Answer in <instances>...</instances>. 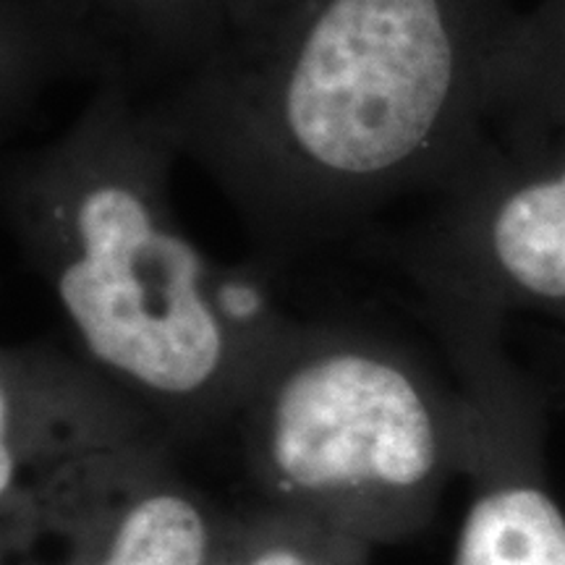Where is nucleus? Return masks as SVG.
<instances>
[{"mask_svg": "<svg viewBox=\"0 0 565 565\" xmlns=\"http://www.w3.org/2000/svg\"><path fill=\"white\" fill-rule=\"evenodd\" d=\"M150 437L68 466L0 505L3 565H207L225 505Z\"/></svg>", "mask_w": 565, "mask_h": 565, "instance_id": "nucleus-5", "label": "nucleus"}, {"mask_svg": "<svg viewBox=\"0 0 565 565\" xmlns=\"http://www.w3.org/2000/svg\"><path fill=\"white\" fill-rule=\"evenodd\" d=\"M351 246L406 282L416 312L498 330L532 315L565 328V129L492 139L419 215Z\"/></svg>", "mask_w": 565, "mask_h": 565, "instance_id": "nucleus-4", "label": "nucleus"}, {"mask_svg": "<svg viewBox=\"0 0 565 565\" xmlns=\"http://www.w3.org/2000/svg\"><path fill=\"white\" fill-rule=\"evenodd\" d=\"M179 160L145 97L105 82L58 137L6 158L0 204L76 353L183 445L231 429L286 312L183 231Z\"/></svg>", "mask_w": 565, "mask_h": 565, "instance_id": "nucleus-2", "label": "nucleus"}, {"mask_svg": "<svg viewBox=\"0 0 565 565\" xmlns=\"http://www.w3.org/2000/svg\"><path fill=\"white\" fill-rule=\"evenodd\" d=\"M440 349L477 408L450 565H565V508L545 471V414L503 335L456 330Z\"/></svg>", "mask_w": 565, "mask_h": 565, "instance_id": "nucleus-6", "label": "nucleus"}, {"mask_svg": "<svg viewBox=\"0 0 565 565\" xmlns=\"http://www.w3.org/2000/svg\"><path fill=\"white\" fill-rule=\"evenodd\" d=\"M475 429L456 372L359 315H282L231 424L254 498L374 550L433 524Z\"/></svg>", "mask_w": 565, "mask_h": 565, "instance_id": "nucleus-3", "label": "nucleus"}, {"mask_svg": "<svg viewBox=\"0 0 565 565\" xmlns=\"http://www.w3.org/2000/svg\"><path fill=\"white\" fill-rule=\"evenodd\" d=\"M61 79L95 82L84 34L61 0H3V139Z\"/></svg>", "mask_w": 565, "mask_h": 565, "instance_id": "nucleus-10", "label": "nucleus"}, {"mask_svg": "<svg viewBox=\"0 0 565 565\" xmlns=\"http://www.w3.org/2000/svg\"><path fill=\"white\" fill-rule=\"evenodd\" d=\"M565 129V0L521 6L494 82V131L524 141Z\"/></svg>", "mask_w": 565, "mask_h": 565, "instance_id": "nucleus-9", "label": "nucleus"}, {"mask_svg": "<svg viewBox=\"0 0 565 565\" xmlns=\"http://www.w3.org/2000/svg\"><path fill=\"white\" fill-rule=\"evenodd\" d=\"M515 0H252L152 95L267 270L353 244L492 145Z\"/></svg>", "mask_w": 565, "mask_h": 565, "instance_id": "nucleus-1", "label": "nucleus"}, {"mask_svg": "<svg viewBox=\"0 0 565 565\" xmlns=\"http://www.w3.org/2000/svg\"><path fill=\"white\" fill-rule=\"evenodd\" d=\"M374 547L312 515L249 500L225 508L207 565H372Z\"/></svg>", "mask_w": 565, "mask_h": 565, "instance_id": "nucleus-11", "label": "nucleus"}, {"mask_svg": "<svg viewBox=\"0 0 565 565\" xmlns=\"http://www.w3.org/2000/svg\"><path fill=\"white\" fill-rule=\"evenodd\" d=\"M87 40L95 87L121 82L147 97L215 45L252 0H61Z\"/></svg>", "mask_w": 565, "mask_h": 565, "instance_id": "nucleus-8", "label": "nucleus"}, {"mask_svg": "<svg viewBox=\"0 0 565 565\" xmlns=\"http://www.w3.org/2000/svg\"><path fill=\"white\" fill-rule=\"evenodd\" d=\"M160 435L158 419L79 353L42 341L3 349L0 505L84 458Z\"/></svg>", "mask_w": 565, "mask_h": 565, "instance_id": "nucleus-7", "label": "nucleus"}]
</instances>
